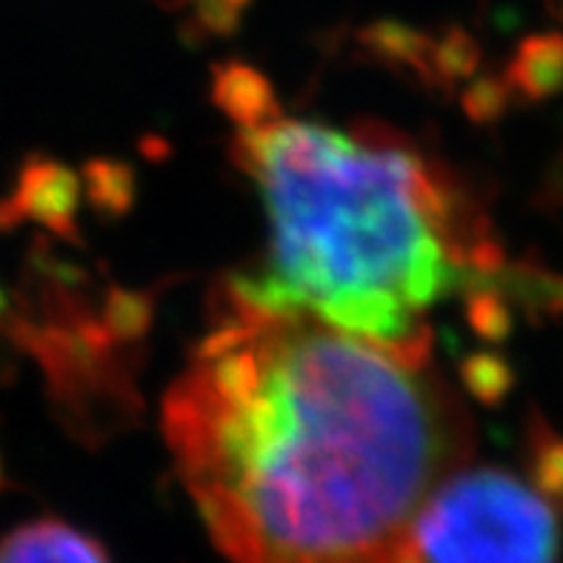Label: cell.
Segmentation results:
<instances>
[{"mask_svg": "<svg viewBox=\"0 0 563 563\" xmlns=\"http://www.w3.org/2000/svg\"><path fill=\"white\" fill-rule=\"evenodd\" d=\"M429 338L380 343L223 289L164 400L186 493L229 563H393L470 418Z\"/></svg>", "mask_w": 563, "mask_h": 563, "instance_id": "6da1fadb", "label": "cell"}, {"mask_svg": "<svg viewBox=\"0 0 563 563\" xmlns=\"http://www.w3.org/2000/svg\"><path fill=\"white\" fill-rule=\"evenodd\" d=\"M232 157L269 218L261 266L227 284L250 307L409 343L429 338L423 314L438 300L498 269L475 203L386 129L343 132L280 114L241 129Z\"/></svg>", "mask_w": 563, "mask_h": 563, "instance_id": "7a4b0ae2", "label": "cell"}, {"mask_svg": "<svg viewBox=\"0 0 563 563\" xmlns=\"http://www.w3.org/2000/svg\"><path fill=\"white\" fill-rule=\"evenodd\" d=\"M550 498L500 470H457L418 512L393 563H558Z\"/></svg>", "mask_w": 563, "mask_h": 563, "instance_id": "3957f363", "label": "cell"}, {"mask_svg": "<svg viewBox=\"0 0 563 563\" xmlns=\"http://www.w3.org/2000/svg\"><path fill=\"white\" fill-rule=\"evenodd\" d=\"M80 184L75 172L55 157L32 155L23 161L12 192L0 198V229H12L23 221L49 227L55 235L75 241V212H78Z\"/></svg>", "mask_w": 563, "mask_h": 563, "instance_id": "277c9868", "label": "cell"}, {"mask_svg": "<svg viewBox=\"0 0 563 563\" xmlns=\"http://www.w3.org/2000/svg\"><path fill=\"white\" fill-rule=\"evenodd\" d=\"M0 563H109L98 541L64 521H32L0 541Z\"/></svg>", "mask_w": 563, "mask_h": 563, "instance_id": "5b68a950", "label": "cell"}, {"mask_svg": "<svg viewBox=\"0 0 563 563\" xmlns=\"http://www.w3.org/2000/svg\"><path fill=\"white\" fill-rule=\"evenodd\" d=\"M214 103L241 129H255L280 118L269 80L246 64H223L214 69Z\"/></svg>", "mask_w": 563, "mask_h": 563, "instance_id": "8992f818", "label": "cell"}, {"mask_svg": "<svg viewBox=\"0 0 563 563\" xmlns=\"http://www.w3.org/2000/svg\"><path fill=\"white\" fill-rule=\"evenodd\" d=\"M509 86L543 100L563 89V35H532L515 49L507 69Z\"/></svg>", "mask_w": 563, "mask_h": 563, "instance_id": "52a82bcc", "label": "cell"}, {"mask_svg": "<svg viewBox=\"0 0 563 563\" xmlns=\"http://www.w3.org/2000/svg\"><path fill=\"white\" fill-rule=\"evenodd\" d=\"M461 378H464L466 389H470L481 404H498L504 395L512 389V369L507 361H500L498 355H472L464 366H461Z\"/></svg>", "mask_w": 563, "mask_h": 563, "instance_id": "ba28073f", "label": "cell"}, {"mask_svg": "<svg viewBox=\"0 0 563 563\" xmlns=\"http://www.w3.org/2000/svg\"><path fill=\"white\" fill-rule=\"evenodd\" d=\"M89 192L98 207L109 212H123L132 200V172L112 161L89 164Z\"/></svg>", "mask_w": 563, "mask_h": 563, "instance_id": "9c48e42d", "label": "cell"}, {"mask_svg": "<svg viewBox=\"0 0 563 563\" xmlns=\"http://www.w3.org/2000/svg\"><path fill=\"white\" fill-rule=\"evenodd\" d=\"M466 314H470V323L475 327L478 335H484L486 341H504L512 329V318H509V309L504 307V300L495 292H472L470 303H466Z\"/></svg>", "mask_w": 563, "mask_h": 563, "instance_id": "30bf717a", "label": "cell"}, {"mask_svg": "<svg viewBox=\"0 0 563 563\" xmlns=\"http://www.w3.org/2000/svg\"><path fill=\"white\" fill-rule=\"evenodd\" d=\"M536 481L547 498H563V438L538 432L536 438Z\"/></svg>", "mask_w": 563, "mask_h": 563, "instance_id": "8fae6325", "label": "cell"}, {"mask_svg": "<svg viewBox=\"0 0 563 563\" xmlns=\"http://www.w3.org/2000/svg\"><path fill=\"white\" fill-rule=\"evenodd\" d=\"M464 107L475 121H493L507 109V86L495 80H478L464 95Z\"/></svg>", "mask_w": 563, "mask_h": 563, "instance_id": "7c38bea8", "label": "cell"}, {"mask_svg": "<svg viewBox=\"0 0 563 563\" xmlns=\"http://www.w3.org/2000/svg\"><path fill=\"white\" fill-rule=\"evenodd\" d=\"M246 0H195V18L203 29L227 35L229 29H235L238 18L243 12Z\"/></svg>", "mask_w": 563, "mask_h": 563, "instance_id": "4fadbf2b", "label": "cell"}, {"mask_svg": "<svg viewBox=\"0 0 563 563\" xmlns=\"http://www.w3.org/2000/svg\"><path fill=\"white\" fill-rule=\"evenodd\" d=\"M14 329H18V321H14L12 312L7 309V300L0 295V378L9 375V343H12V338L18 341Z\"/></svg>", "mask_w": 563, "mask_h": 563, "instance_id": "5bb4252c", "label": "cell"}, {"mask_svg": "<svg viewBox=\"0 0 563 563\" xmlns=\"http://www.w3.org/2000/svg\"><path fill=\"white\" fill-rule=\"evenodd\" d=\"M7 486V475H3V464H0V489Z\"/></svg>", "mask_w": 563, "mask_h": 563, "instance_id": "9a60e30c", "label": "cell"}]
</instances>
